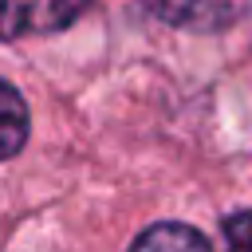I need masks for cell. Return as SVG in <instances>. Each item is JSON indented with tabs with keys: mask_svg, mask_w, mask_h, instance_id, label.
<instances>
[{
	"mask_svg": "<svg viewBox=\"0 0 252 252\" xmlns=\"http://www.w3.org/2000/svg\"><path fill=\"white\" fill-rule=\"evenodd\" d=\"M91 0H0V39L43 35L75 24Z\"/></svg>",
	"mask_w": 252,
	"mask_h": 252,
	"instance_id": "cell-1",
	"label": "cell"
},
{
	"mask_svg": "<svg viewBox=\"0 0 252 252\" xmlns=\"http://www.w3.org/2000/svg\"><path fill=\"white\" fill-rule=\"evenodd\" d=\"M252 0H142L150 16L185 32H224L244 20Z\"/></svg>",
	"mask_w": 252,
	"mask_h": 252,
	"instance_id": "cell-2",
	"label": "cell"
},
{
	"mask_svg": "<svg viewBox=\"0 0 252 252\" xmlns=\"http://www.w3.org/2000/svg\"><path fill=\"white\" fill-rule=\"evenodd\" d=\"M24 142H28V102L12 83L0 79V161L16 158Z\"/></svg>",
	"mask_w": 252,
	"mask_h": 252,
	"instance_id": "cell-3",
	"label": "cell"
},
{
	"mask_svg": "<svg viewBox=\"0 0 252 252\" xmlns=\"http://www.w3.org/2000/svg\"><path fill=\"white\" fill-rule=\"evenodd\" d=\"M134 248H209V236L189 224L161 220V224L146 228L142 236H134Z\"/></svg>",
	"mask_w": 252,
	"mask_h": 252,
	"instance_id": "cell-4",
	"label": "cell"
},
{
	"mask_svg": "<svg viewBox=\"0 0 252 252\" xmlns=\"http://www.w3.org/2000/svg\"><path fill=\"white\" fill-rule=\"evenodd\" d=\"M224 240H228L232 248H252V209L232 213V217L224 220Z\"/></svg>",
	"mask_w": 252,
	"mask_h": 252,
	"instance_id": "cell-5",
	"label": "cell"
}]
</instances>
